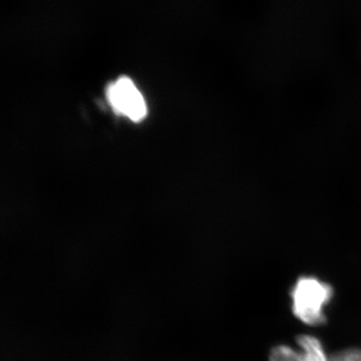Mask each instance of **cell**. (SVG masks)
Wrapping results in <instances>:
<instances>
[{
  "mask_svg": "<svg viewBox=\"0 0 361 361\" xmlns=\"http://www.w3.org/2000/svg\"><path fill=\"white\" fill-rule=\"evenodd\" d=\"M334 295V288L327 282L314 276L298 278L290 291L293 314L310 326L325 324V308Z\"/></svg>",
  "mask_w": 361,
  "mask_h": 361,
  "instance_id": "obj_1",
  "label": "cell"
},
{
  "mask_svg": "<svg viewBox=\"0 0 361 361\" xmlns=\"http://www.w3.org/2000/svg\"><path fill=\"white\" fill-rule=\"evenodd\" d=\"M106 99L116 115L140 123L148 115L146 99L135 82L128 77H121L106 87Z\"/></svg>",
  "mask_w": 361,
  "mask_h": 361,
  "instance_id": "obj_2",
  "label": "cell"
},
{
  "mask_svg": "<svg viewBox=\"0 0 361 361\" xmlns=\"http://www.w3.org/2000/svg\"><path fill=\"white\" fill-rule=\"evenodd\" d=\"M297 348L277 345L271 350L269 361H329L322 342L312 336H298Z\"/></svg>",
  "mask_w": 361,
  "mask_h": 361,
  "instance_id": "obj_3",
  "label": "cell"
},
{
  "mask_svg": "<svg viewBox=\"0 0 361 361\" xmlns=\"http://www.w3.org/2000/svg\"><path fill=\"white\" fill-rule=\"evenodd\" d=\"M329 361H361V348H348L330 356Z\"/></svg>",
  "mask_w": 361,
  "mask_h": 361,
  "instance_id": "obj_4",
  "label": "cell"
}]
</instances>
